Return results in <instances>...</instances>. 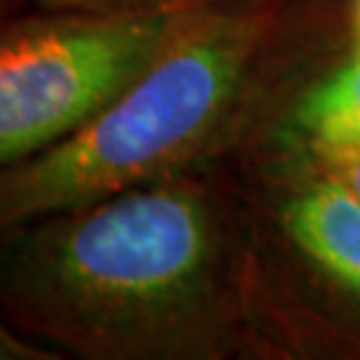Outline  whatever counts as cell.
<instances>
[{"label":"cell","mask_w":360,"mask_h":360,"mask_svg":"<svg viewBox=\"0 0 360 360\" xmlns=\"http://www.w3.org/2000/svg\"><path fill=\"white\" fill-rule=\"evenodd\" d=\"M30 8H83V11H153V8H181L214 0H22Z\"/></svg>","instance_id":"obj_7"},{"label":"cell","mask_w":360,"mask_h":360,"mask_svg":"<svg viewBox=\"0 0 360 360\" xmlns=\"http://www.w3.org/2000/svg\"><path fill=\"white\" fill-rule=\"evenodd\" d=\"M235 153L257 257L296 264L315 304L360 339V203L285 144L245 139Z\"/></svg>","instance_id":"obj_4"},{"label":"cell","mask_w":360,"mask_h":360,"mask_svg":"<svg viewBox=\"0 0 360 360\" xmlns=\"http://www.w3.org/2000/svg\"><path fill=\"white\" fill-rule=\"evenodd\" d=\"M25 6L22 0H0V27L6 25L11 16H16V8Z\"/></svg>","instance_id":"obj_10"},{"label":"cell","mask_w":360,"mask_h":360,"mask_svg":"<svg viewBox=\"0 0 360 360\" xmlns=\"http://www.w3.org/2000/svg\"><path fill=\"white\" fill-rule=\"evenodd\" d=\"M0 321L75 360H221L264 349L243 195L195 168L0 235Z\"/></svg>","instance_id":"obj_1"},{"label":"cell","mask_w":360,"mask_h":360,"mask_svg":"<svg viewBox=\"0 0 360 360\" xmlns=\"http://www.w3.org/2000/svg\"><path fill=\"white\" fill-rule=\"evenodd\" d=\"M275 0L184 13L150 65L65 142L0 171V235L238 150L270 94Z\"/></svg>","instance_id":"obj_2"},{"label":"cell","mask_w":360,"mask_h":360,"mask_svg":"<svg viewBox=\"0 0 360 360\" xmlns=\"http://www.w3.org/2000/svg\"><path fill=\"white\" fill-rule=\"evenodd\" d=\"M248 134H272L294 142H336L360 139V59L349 53L345 62L315 77L288 104L275 129L254 126Z\"/></svg>","instance_id":"obj_5"},{"label":"cell","mask_w":360,"mask_h":360,"mask_svg":"<svg viewBox=\"0 0 360 360\" xmlns=\"http://www.w3.org/2000/svg\"><path fill=\"white\" fill-rule=\"evenodd\" d=\"M0 360H59L53 352L27 342L0 321Z\"/></svg>","instance_id":"obj_8"},{"label":"cell","mask_w":360,"mask_h":360,"mask_svg":"<svg viewBox=\"0 0 360 360\" xmlns=\"http://www.w3.org/2000/svg\"><path fill=\"white\" fill-rule=\"evenodd\" d=\"M349 30H352V56L360 59V0L352 3V13H349Z\"/></svg>","instance_id":"obj_9"},{"label":"cell","mask_w":360,"mask_h":360,"mask_svg":"<svg viewBox=\"0 0 360 360\" xmlns=\"http://www.w3.org/2000/svg\"><path fill=\"white\" fill-rule=\"evenodd\" d=\"M245 139H270V142L285 144L315 166L321 174H326L331 181H336L345 193L360 203V139H336V142H294L281 139L272 134H248Z\"/></svg>","instance_id":"obj_6"},{"label":"cell","mask_w":360,"mask_h":360,"mask_svg":"<svg viewBox=\"0 0 360 360\" xmlns=\"http://www.w3.org/2000/svg\"><path fill=\"white\" fill-rule=\"evenodd\" d=\"M190 8L11 16L0 27V171L75 134L153 62Z\"/></svg>","instance_id":"obj_3"}]
</instances>
